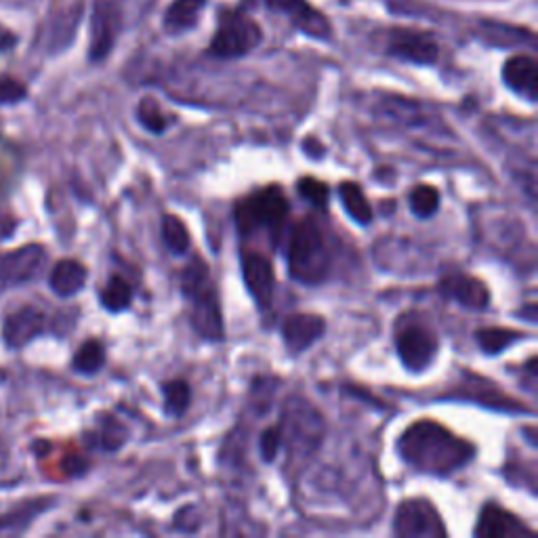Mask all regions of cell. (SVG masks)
Here are the masks:
<instances>
[{"label":"cell","mask_w":538,"mask_h":538,"mask_svg":"<svg viewBox=\"0 0 538 538\" xmlns=\"http://www.w3.org/2000/svg\"><path fill=\"white\" fill-rule=\"evenodd\" d=\"M398 450L406 465L438 478H448L475 459L471 442L454 436L442 423L431 419L408 425L398 440Z\"/></svg>","instance_id":"cell-1"},{"label":"cell","mask_w":538,"mask_h":538,"mask_svg":"<svg viewBox=\"0 0 538 538\" xmlns=\"http://www.w3.org/2000/svg\"><path fill=\"white\" fill-rule=\"evenodd\" d=\"M288 276L303 286H320L333 272V251L314 217L297 221L286 244Z\"/></svg>","instance_id":"cell-2"},{"label":"cell","mask_w":538,"mask_h":538,"mask_svg":"<svg viewBox=\"0 0 538 538\" xmlns=\"http://www.w3.org/2000/svg\"><path fill=\"white\" fill-rule=\"evenodd\" d=\"M181 295L188 301L190 324L196 335L204 341H223L225 324L221 314V301L211 269L204 259L192 257L181 272Z\"/></svg>","instance_id":"cell-3"},{"label":"cell","mask_w":538,"mask_h":538,"mask_svg":"<svg viewBox=\"0 0 538 538\" xmlns=\"http://www.w3.org/2000/svg\"><path fill=\"white\" fill-rule=\"evenodd\" d=\"M288 211H291V204L282 188L267 185L234 206L236 227L242 238L261 236L269 246L276 248L286 227Z\"/></svg>","instance_id":"cell-4"},{"label":"cell","mask_w":538,"mask_h":538,"mask_svg":"<svg viewBox=\"0 0 538 538\" xmlns=\"http://www.w3.org/2000/svg\"><path fill=\"white\" fill-rule=\"evenodd\" d=\"M263 43V28L246 9H223L211 36L209 55L215 59H242Z\"/></svg>","instance_id":"cell-5"},{"label":"cell","mask_w":538,"mask_h":538,"mask_svg":"<svg viewBox=\"0 0 538 538\" xmlns=\"http://www.w3.org/2000/svg\"><path fill=\"white\" fill-rule=\"evenodd\" d=\"M280 433L282 446H286L295 459L309 457L318 450L324 438L322 412L301 396L288 398L282 408Z\"/></svg>","instance_id":"cell-6"},{"label":"cell","mask_w":538,"mask_h":538,"mask_svg":"<svg viewBox=\"0 0 538 538\" xmlns=\"http://www.w3.org/2000/svg\"><path fill=\"white\" fill-rule=\"evenodd\" d=\"M396 351L408 372L427 370L440 351V337L419 314H406L396 324Z\"/></svg>","instance_id":"cell-7"},{"label":"cell","mask_w":538,"mask_h":538,"mask_svg":"<svg viewBox=\"0 0 538 538\" xmlns=\"http://www.w3.org/2000/svg\"><path fill=\"white\" fill-rule=\"evenodd\" d=\"M383 53L412 66H436L440 43L431 32L396 26L383 30Z\"/></svg>","instance_id":"cell-8"},{"label":"cell","mask_w":538,"mask_h":538,"mask_svg":"<svg viewBox=\"0 0 538 538\" xmlns=\"http://www.w3.org/2000/svg\"><path fill=\"white\" fill-rule=\"evenodd\" d=\"M393 534L400 538H438L446 536L448 530L431 501L408 499L393 517Z\"/></svg>","instance_id":"cell-9"},{"label":"cell","mask_w":538,"mask_h":538,"mask_svg":"<svg viewBox=\"0 0 538 538\" xmlns=\"http://www.w3.org/2000/svg\"><path fill=\"white\" fill-rule=\"evenodd\" d=\"M259 3L278 17H284L297 32L314 38V40H330L333 38V24L330 19L314 7L309 0H259Z\"/></svg>","instance_id":"cell-10"},{"label":"cell","mask_w":538,"mask_h":538,"mask_svg":"<svg viewBox=\"0 0 538 538\" xmlns=\"http://www.w3.org/2000/svg\"><path fill=\"white\" fill-rule=\"evenodd\" d=\"M47 265L43 244H26L0 257V291L34 282Z\"/></svg>","instance_id":"cell-11"},{"label":"cell","mask_w":538,"mask_h":538,"mask_svg":"<svg viewBox=\"0 0 538 538\" xmlns=\"http://www.w3.org/2000/svg\"><path fill=\"white\" fill-rule=\"evenodd\" d=\"M240 265H242V278H244L248 293H251V297L255 299L261 312H269L274 305V295H276V272H274L272 261L259 251H248V248H242Z\"/></svg>","instance_id":"cell-12"},{"label":"cell","mask_w":538,"mask_h":538,"mask_svg":"<svg viewBox=\"0 0 538 538\" xmlns=\"http://www.w3.org/2000/svg\"><path fill=\"white\" fill-rule=\"evenodd\" d=\"M120 32V9L114 0H97L91 19V61L106 59Z\"/></svg>","instance_id":"cell-13"},{"label":"cell","mask_w":538,"mask_h":538,"mask_svg":"<svg viewBox=\"0 0 538 538\" xmlns=\"http://www.w3.org/2000/svg\"><path fill=\"white\" fill-rule=\"evenodd\" d=\"M438 291L444 299L454 301L463 309H469V312H484L490 305L488 286L475 276H467L461 272L446 274L438 284Z\"/></svg>","instance_id":"cell-14"},{"label":"cell","mask_w":538,"mask_h":538,"mask_svg":"<svg viewBox=\"0 0 538 538\" xmlns=\"http://www.w3.org/2000/svg\"><path fill=\"white\" fill-rule=\"evenodd\" d=\"M326 333V320L318 314H291L286 316L280 335L291 354H303L309 347H314Z\"/></svg>","instance_id":"cell-15"},{"label":"cell","mask_w":538,"mask_h":538,"mask_svg":"<svg viewBox=\"0 0 538 538\" xmlns=\"http://www.w3.org/2000/svg\"><path fill=\"white\" fill-rule=\"evenodd\" d=\"M522 534H532V528L494 503L484 505L473 530L475 538H520Z\"/></svg>","instance_id":"cell-16"},{"label":"cell","mask_w":538,"mask_h":538,"mask_svg":"<svg viewBox=\"0 0 538 538\" xmlns=\"http://www.w3.org/2000/svg\"><path fill=\"white\" fill-rule=\"evenodd\" d=\"M45 314L34 305L19 307L17 312L9 314L3 326L5 343L11 349H22L32 343L45 330Z\"/></svg>","instance_id":"cell-17"},{"label":"cell","mask_w":538,"mask_h":538,"mask_svg":"<svg viewBox=\"0 0 538 538\" xmlns=\"http://www.w3.org/2000/svg\"><path fill=\"white\" fill-rule=\"evenodd\" d=\"M503 82L509 91L524 97L528 103L538 99V66L532 55H513L503 64Z\"/></svg>","instance_id":"cell-18"},{"label":"cell","mask_w":538,"mask_h":538,"mask_svg":"<svg viewBox=\"0 0 538 538\" xmlns=\"http://www.w3.org/2000/svg\"><path fill=\"white\" fill-rule=\"evenodd\" d=\"M375 112L391 122L402 124V127H417L419 129L433 120V116L429 114V110L423 106L421 101L400 97V95H383L377 101Z\"/></svg>","instance_id":"cell-19"},{"label":"cell","mask_w":538,"mask_h":538,"mask_svg":"<svg viewBox=\"0 0 538 538\" xmlns=\"http://www.w3.org/2000/svg\"><path fill=\"white\" fill-rule=\"evenodd\" d=\"M87 280H89V269L85 265L76 259H61L51 269L49 286L57 297L70 299L87 286Z\"/></svg>","instance_id":"cell-20"},{"label":"cell","mask_w":538,"mask_h":538,"mask_svg":"<svg viewBox=\"0 0 538 538\" xmlns=\"http://www.w3.org/2000/svg\"><path fill=\"white\" fill-rule=\"evenodd\" d=\"M206 0H173L162 15V28L171 36H181L185 32H192L200 15L204 13Z\"/></svg>","instance_id":"cell-21"},{"label":"cell","mask_w":538,"mask_h":538,"mask_svg":"<svg viewBox=\"0 0 538 538\" xmlns=\"http://www.w3.org/2000/svg\"><path fill=\"white\" fill-rule=\"evenodd\" d=\"M55 503L53 496H40V499H30L19 503V507L0 515V534H19L24 532L40 513L51 509Z\"/></svg>","instance_id":"cell-22"},{"label":"cell","mask_w":538,"mask_h":538,"mask_svg":"<svg viewBox=\"0 0 538 538\" xmlns=\"http://www.w3.org/2000/svg\"><path fill=\"white\" fill-rule=\"evenodd\" d=\"M526 337L528 335L520 333V330L505 328V326H484L475 330V341H478L480 349L486 356H499L505 349L524 341Z\"/></svg>","instance_id":"cell-23"},{"label":"cell","mask_w":538,"mask_h":538,"mask_svg":"<svg viewBox=\"0 0 538 538\" xmlns=\"http://www.w3.org/2000/svg\"><path fill=\"white\" fill-rule=\"evenodd\" d=\"M339 198L345 213L349 215L351 221H356L358 225H370L372 223V209L370 202L364 194V190L360 188V183L356 181H343L339 185Z\"/></svg>","instance_id":"cell-24"},{"label":"cell","mask_w":538,"mask_h":538,"mask_svg":"<svg viewBox=\"0 0 538 538\" xmlns=\"http://www.w3.org/2000/svg\"><path fill=\"white\" fill-rule=\"evenodd\" d=\"M99 301L103 309H108L110 314H120L124 309H129L133 303V286L120 274H114L108 278L106 286L101 288Z\"/></svg>","instance_id":"cell-25"},{"label":"cell","mask_w":538,"mask_h":538,"mask_svg":"<svg viewBox=\"0 0 538 538\" xmlns=\"http://www.w3.org/2000/svg\"><path fill=\"white\" fill-rule=\"evenodd\" d=\"M164 412L173 419H181L192 404V387L185 379H173L162 385Z\"/></svg>","instance_id":"cell-26"},{"label":"cell","mask_w":538,"mask_h":538,"mask_svg":"<svg viewBox=\"0 0 538 538\" xmlns=\"http://www.w3.org/2000/svg\"><path fill=\"white\" fill-rule=\"evenodd\" d=\"M160 232H162L164 244H167V248L173 255L183 257V255L190 253V246H192L190 230L185 227V223L177 215H164Z\"/></svg>","instance_id":"cell-27"},{"label":"cell","mask_w":538,"mask_h":538,"mask_svg":"<svg viewBox=\"0 0 538 538\" xmlns=\"http://www.w3.org/2000/svg\"><path fill=\"white\" fill-rule=\"evenodd\" d=\"M103 366H106V347H103V343L91 339L76 349L72 368L80 375H97Z\"/></svg>","instance_id":"cell-28"},{"label":"cell","mask_w":538,"mask_h":538,"mask_svg":"<svg viewBox=\"0 0 538 538\" xmlns=\"http://www.w3.org/2000/svg\"><path fill=\"white\" fill-rule=\"evenodd\" d=\"M137 122L141 124L143 129H146L148 133L152 135H162L164 131L169 129L171 124V118L164 114L162 106L158 103L156 97H143L139 103H137Z\"/></svg>","instance_id":"cell-29"},{"label":"cell","mask_w":538,"mask_h":538,"mask_svg":"<svg viewBox=\"0 0 538 538\" xmlns=\"http://www.w3.org/2000/svg\"><path fill=\"white\" fill-rule=\"evenodd\" d=\"M408 206L417 219H429L440 209V192L433 185L421 183L408 196Z\"/></svg>","instance_id":"cell-30"},{"label":"cell","mask_w":538,"mask_h":538,"mask_svg":"<svg viewBox=\"0 0 538 538\" xmlns=\"http://www.w3.org/2000/svg\"><path fill=\"white\" fill-rule=\"evenodd\" d=\"M99 446L106 452H116L129 442V427L114 417H103L99 423Z\"/></svg>","instance_id":"cell-31"},{"label":"cell","mask_w":538,"mask_h":538,"mask_svg":"<svg viewBox=\"0 0 538 538\" xmlns=\"http://www.w3.org/2000/svg\"><path fill=\"white\" fill-rule=\"evenodd\" d=\"M297 192L301 198H305L309 204L316 206V209L326 211L328 209V200H330V188L316 179V177H301L297 181Z\"/></svg>","instance_id":"cell-32"},{"label":"cell","mask_w":538,"mask_h":538,"mask_svg":"<svg viewBox=\"0 0 538 538\" xmlns=\"http://www.w3.org/2000/svg\"><path fill=\"white\" fill-rule=\"evenodd\" d=\"M282 448V433L280 427H265L259 438V452L265 463H274Z\"/></svg>","instance_id":"cell-33"},{"label":"cell","mask_w":538,"mask_h":538,"mask_svg":"<svg viewBox=\"0 0 538 538\" xmlns=\"http://www.w3.org/2000/svg\"><path fill=\"white\" fill-rule=\"evenodd\" d=\"M26 97H28V89L22 85V82L9 76L0 78V106H13V103H19Z\"/></svg>","instance_id":"cell-34"},{"label":"cell","mask_w":538,"mask_h":538,"mask_svg":"<svg viewBox=\"0 0 538 538\" xmlns=\"http://www.w3.org/2000/svg\"><path fill=\"white\" fill-rule=\"evenodd\" d=\"M303 152L309 156V158H324V154H326V148L322 146V143L318 141V139H314V137H309V139H305L303 141Z\"/></svg>","instance_id":"cell-35"},{"label":"cell","mask_w":538,"mask_h":538,"mask_svg":"<svg viewBox=\"0 0 538 538\" xmlns=\"http://www.w3.org/2000/svg\"><path fill=\"white\" fill-rule=\"evenodd\" d=\"M387 202H389V204H383V206H381L383 213H387V211L393 213V209H396V202H393V200H387Z\"/></svg>","instance_id":"cell-36"}]
</instances>
